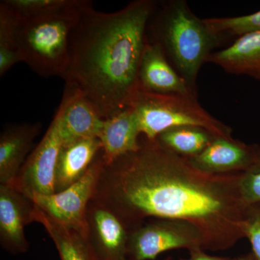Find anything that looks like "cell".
I'll return each instance as SVG.
<instances>
[{
	"instance_id": "1",
	"label": "cell",
	"mask_w": 260,
	"mask_h": 260,
	"mask_svg": "<svg viewBox=\"0 0 260 260\" xmlns=\"http://www.w3.org/2000/svg\"><path fill=\"white\" fill-rule=\"evenodd\" d=\"M240 175L207 174L156 140L143 137L136 151L104 161L93 200L112 210L129 231L148 218L183 220L199 230L203 250H226L244 238Z\"/></svg>"
},
{
	"instance_id": "2",
	"label": "cell",
	"mask_w": 260,
	"mask_h": 260,
	"mask_svg": "<svg viewBox=\"0 0 260 260\" xmlns=\"http://www.w3.org/2000/svg\"><path fill=\"white\" fill-rule=\"evenodd\" d=\"M158 3L136 0L114 13L86 1L70 37L69 63L61 77L109 119L129 107L139 90L148 27Z\"/></svg>"
},
{
	"instance_id": "3",
	"label": "cell",
	"mask_w": 260,
	"mask_h": 260,
	"mask_svg": "<svg viewBox=\"0 0 260 260\" xmlns=\"http://www.w3.org/2000/svg\"><path fill=\"white\" fill-rule=\"evenodd\" d=\"M150 39L161 47L166 56L191 88L202 66L208 62L221 36L212 30L191 11L184 0H173L157 6L148 27Z\"/></svg>"
},
{
	"instance_id": "4",
	"label": "cell",
	"mask_w": 260,
	"mask_h": 260,
	"mask_svg": "<svg viewBox=\"0 0 260 260\" xmlns=\"http://www.w3.org/2000/svg\"><path fill=\"white\" fill-rule=\"evenodd\" d=\"M86 0L44 16L18 18L0 7L9 20L22 62L43 78L62 76L69 63L70 37Z\"/></svg>"
},
{
	"instance_id": "5",
	"label": "cell",
	"mask_w": 260,
	"mask_h": 260,
	"mask_svg": "<svg viewBox=\"0 0 260 260\" xmlns=\"http://www.w3.org/2000/svg\"><path fill=\"white\" fill-rule=\"evenodd\" d=\"M141 134L154 140L166 130L178 126H197L216 138L232 139L230 126L207 112L197 95H161L138 90L130 104Z\"/></svg>"
},
{
	"instance_id": "6",
	"label": "cell",
	"mask_w": 260,
	"mask_h": 260,
	"mask_svg": "<svg viewBox=\"0 0 260 260\" xmlns=\"http://www.w3.org/2000/svg\"><path fill=\"white\" fill-rule=\"evenodd\" d=\"M178 249L189 251L203 249L201 234L192 224L183 220L154 218L129 232V260L155 259L165 251Z\"/></svg>"
},
{
	"instance_id": "7",
	"label": "cell",
	"mask_w": 260,
	"mask_h": 260,
	"mask_svg": "<svg viewBox=\"0 0 260 260\" xmlns=\"http://www.w3.org/2000/svg\"><path fill=\"white\" fill-rule=\"evenodd\" d=\"M104 164L102 150L86 174L74 184L53 194H35L30 199L56 221L86 237L87 210L93 199Z\"/></svg>"
},
{
	"instance_id": "8",
	"label": "cell",
	"mask_w": 260,
	"mask_h": 260,
	"mask_svg": "<svg viewBox=\"0 0 260 260\" xmlns=\"http://www.w3.org/2000/svg\"><path fill=\"white\" fill-rule=\"evenodd\" d=\"M63 143L59 119L55 114L45 135L10 185L29 198L35 194H54L56 164Z\"/></svg>"
},
{
	"instance_id": "9",
	"label": "cell",
	"mask_w": 260,
	"mask_h": 260,
	"mask_svg": "<svg viewBox=\"0 0 260 260\" xmlns=\"http://www.w3.org/2000/svg\"><path fill=\"white\" fill-rule=\"evenodd\" d=\"M86 223V238L97 260H127L130 231L115 213L92 200Z\"/></svg>"
},
{
	"instance_id": "10",
	"label": "cell",
	"mask_w": 260,
	"mask_h": 260,
	"mask_svg": "<svg viewBox=\"0 0 260 260\" xmlns=\"http://www.w3.org/2000/svg\"><path fill=\"white\" fill-rule=\"evenodd\" d=\"M35 204L11 185L0 184V244L13 254L29 249L25 228L34 222Z\"/></svg>"
},
{
	"instance_id": "11",
	"label": "cell",
	"mask_w": 260,
	"mask_h": 260,
	"mask_svg": "<svg viewBox=\"0 0 260 260\" xmlns=\"http://www.w3.org/2000/svg\"><path fill=\"white\" fill-rule=\"evenodd\" d=\"M56 115L64 143L80 138H99L105 120L92 101L79 89L67 84Z\"/></svg>"
},
{
	"instance_id": "12",
	"label": "cell",
	"mask_w": 260,
	"mask_h": 260,
	"mask_svg": "<svg viewBox=\"0 0 260 260\" xmlns=\"http://www.w3.org/2000/svg\"><path fill=\"white\" fill-rule=\"evenodd\" d=\"M140 90L161 95H197L173 67L157 43L147 40L141 61L139 76Z\"/></svg>"
},
{
	"instance_id": "13",
	"label": "cell",
	"mask_w": 260,
	"mask_h": 260,
	"mask_svg": "<svg viewBox=\"0 0 260 260\" xmlns=\"http://www.w3.org/2000/svg\"><path fill=\"white\" fill-rule=\"evenodd\" d=\"M259 145L232 138H215L202 153L188 158L195 167L210 174L245 172L254 162Z\"/></svg>"
},
{
	"instance_id": "14",
	"label": "cell",
	"mask_w": 260,
	"mask_h": 260,
	"mask_svg": "<svg viewBox=\"0 0 260 260\" xmlns=\"http://www.w3.org/2000/svg\"><path fill=\"white\" fill-rule=\"evenodd\" d=\"M42 124H10L0 135V184L10 185L34 148Z\"/></svg>"
},
{
	"instance_id": "15",
	"label": "cell",
	"mask_w": 260,
	"mask_h": 260,
	"mask_svg": "<svg viewBox=\"0 0 260 260\" xmlns=\"http://www.w3.org/2000/svg\"><path fill=\"white\" fill-rule=\"evenodd\" d=\"M139 124L131 107L105 119L99 135L103 156L109 164L140 148Z\"/></svg>"
},
{
	"instance_id": "16",
	"label": "cell",
	"mask_w": 260,
	"mask_h": 260,
	"mask_svg": "<svg viewBox=\"0 0 260 260\" xmlns=\"http://www.w3.org/2000/svg\"><path fill=\"white\" fill-rule=\"evenodd\" d=\"M102 150L99 138H80L64 143L56 164L55 193L81 179Z\"/></svg>"
},
{
	"instance_id": "17",
	"label": "cell",
	"mask_w": 260,
	"mask_h": 260,
	"mask_svg": "<svg viewBox=\"0 0 260 260\" xmlns=\"http://www.w3.org/2000/svg\"><path fill=\"white\" fill-rule=\"evenodd\" d=\"M208 62L229 74L246 75L260 80V31L238 37L229 47L214 51Z\"/></svg>"
},
{
	"instance_id": "18",
	"label": "cell",
	"mask_w": 260,
	"mask_h": 260,
	"mask_svg": "<svg viewBox=\"0 0 260 260\" xmlns=\"http://www.w3.org/2000/svg\"><path fill=\"white\" fill-rule=\"evenodd\" d=\"M34 218L47 231L61 260H97L85 236L56 221L36 205Z\"/></svg>"
},
{
	"instance_id": "19",
	"label": "cell",
	"mask_w": 260,
	"mask_h": 260,
	"mask_svg": "<svg viewBox=\"0 0 260 260\" xmlns=\"http://www.w3.org/2000/svg\"><path fill=\"white\" fill-rule=\"evenodd\" d=\"M215 138L203 128L184 126L166 130L155 140L174 153L190 158L202 153Z\"/></svg>"
},
{
	"instance_id": "20",
	"label": "cell",
	"mask_w": 260,
	"mask_h": 260,
	"mask_svg": "<svg viewBox=\"0 0 260 260\" xmlns=\"http://www.w3.org/2000/svg\"><path fill=\"white\" fill-rule=\"evenodd\" d=\"M80 0H3L0 7L18 18H34L74 8Z\"/></svg>"
},
{
	"instance_id": "21",
	"label": "cell",
	"mask_w": 260,
	"mask_h": 260,
	"mask_svg": "<svg viewBox=\"0 0 260 260\" xmlns=\"http://www.w3.org/2000/svg\"><path fill=\"white\" fill-rule=\"evenodd\" d=\"M204 20L212 30L223 37L226 35L239 37L249 32L260 31V10L242 16Z\"/></svg>"
},
{
	"instance_id": "22",
	"label": "cell",
	"mask_w": 260,
	"mask_h": 260,
	"mask_svg": "<svg viewBox=\"0 0 260 260\" xmlns=\"http://www.w3.org/2000/svg\"><path fill=\"white\" fill-rule=\"evenodd\" d=\"M22 62L8 17L0 12V76L6 74L17 63Z\"/></svg>"
},
{
	"instance_id": "23",
	"label": "cell",
	"mask_w": 260,
	"mask_h": 260,
	"mask_svg": "<svg viewBox=\"0 0 260 260\" xmlns=\"http://www.w3.org/2000/svg\"><path fill=\"white\" fill-rule=\"evenodd\" d=\"M239 191L246 206L260 203V146L251 167L241 173Z\"/></svg>"
},
{
	"instance_id": "24",
	"label": "cell",
	"mask_w": 260,
	"mask_h": 260,
	"mask_svg": "<svg viewBox=\"0 0 260 260\" xmlns=\"http://www.w3.org/2000/svg\"><path fill=\"white\" fill-rule=\"evenodd\" d=\"M242 232L250 242L252 254L256 260H260V203L246 206Z\"/></svg>"
},
{
	"instance_id": "25",
	"label": "cell",
	"mask_w": 260,
	"mask_h": 260,
	"mask_svg": "<svg viewBox=\"0 0 260 260\" xmlns=\"http://www.w3.org/2000/svg\"><path fill=\"white\" fill-rule=\"evenodd\" d=\"M180 260H234L221 256H211L206 254L205 250L202 249H195L189 251V256L186 259Z\"/></svg>"
},
{
	"instance_id": "26",
	"label": "cell",
	"mask_w": 260,
	"mask_h": 260,
	"mask_svg": "<svg viewBox=\"0 0 260 260\" xmlns=\"http://www.w3.org/2000/svg\"><path fill=\"white\" fill-rule=\"evenodd\" d=\"M234 260H256L255 256H254V254H248V255L242 256V257L237 258V259H235Z\"/></svg>"
},
{
	"instance_id": "27",
	"label": "cell",
	"mask_w": 260,
	"mask_h": 260,
	"mask_svg": "<svg viewBox=\"0 0 260 260\" xmlns=\"http://www.w3.org/2000/svg\"><path fill=\"white\" fill-rule=\"evenodd\" d=\"M164 260H172V259L171 257H168L167 259H164Z\"/></svg>"
}]
</instances>
